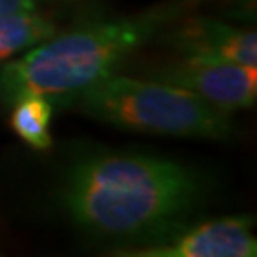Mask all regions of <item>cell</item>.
I'll list each match as a JSON object with an SVG mask.
<instances>
[{
    "instance_id": "1",
    "label": "cell",
    "mask_w": 257,
    "mask_h": 257,
    "mask_svg": "<svg viewBox=\"0 0 257 257\" xmlns=\"http://www.w3.org/2000/svg\"><path fill=\"white\" fill-rule=\"evenodd\" d=\"M204 181L191 166L149 155L105 153L65 172L59 204L82 230L110 240L162 238L198 206Z\"/></svg>"
},
{
    "instance_id": "2",
    "label": "cell",
    "mask_w": 257,
    "mask_h": 257,
    "mask_svg": "<svg viewBox=\"0 0 257 257\" xmlns=\"http://www.w3.org/2000/svg\"><path fill=\"white\" fill-rule=\"evenodd\" d=\"M194 0H170L130 18L90 23L50 37L0 65V101L46 95L61 105L103 76L179 18Z\"/></svg>"
},
{
    "instance_id": "3",
    "label": "cell",
    "mask_w": 257,
    "mask_h": 257,
    "mask_svg": "<svg viewBox=\"0 0 257 257\" xmlns=\"http://www.w3.org/2000/svg\"><path fill=\"white\" fill-rule=\"evenodd\" d=\"M84 114L124 130L175 138L227 139L232 120L200 95L162 80L107 74L74 95Z\"/></svg>"
},
{
    "instance_id": "4",
    "label": "cell",
    "mask_w": 257,
    "mask_h": 257,
    "mask_svg": "<svg viewBox=\"0 0 257 257\" xmlns=\"http://www.w3.org/2000/svg\"><path fill=\"white\" fill-rule=\"evenodd\" d=\"M249 215H229L175 229L158 240L116 249L124 257H255L257 238Z\"/></svg>"
},
{
    "instance_id": "5",
    "label": "cell",
    "mask_w": 257,
    "mask_h": 257,
    "mask_svg": "<svg viewBox=\"0 0 257 257\" xmlns=\"http://www.w3.org/2000/svg\"><path fill=\"white\" fill-rule=\"evenodd\" d=\"M156 76L162 82L200 95L229 114L238 109L253 107L257 99V67L183 59L181 63L162 69Z\"/></svg>"
},
{
    "instance_id": "6",
    "label": "cell",
    "mask_w": 257,
    "mask_h": 257,
    "mask_svg": "<svg viewBox=\"0 0 257 257\" xmlns=\"http://www.w3.org/2000/svg\"><path fill=\"white\" fill-rule=\"evenodd\" d=\"M174 46L183 59L257 67V35L211 18L187 19L175 29Z\"/></svg>"
},
{
    "instance_id": "7",
    "label": "cell",
    "mask_w": 257,
    "mask_h": 257,
    "mask_svg": "<svg viewBox=\"0 0 257 257\" xmlns=\"http://www.w3.org/2000/svg\"><path fill=\"white\" fill-rule=\"evenodd\" d=\"M55 35L52 19L29 12H14L0 16V65L21 55Z\"/></svg>"
},
{
    "instance_id": "8",
    "label": "cell",
    "mask_w": 257,
    "mask_h": 257,
    "mask_svg": "<svg viewBox=\"0 0 257 257\" xmlns=\"http://www.w3.org/2000/svg\"><path fill=\"white\" fill-rule=\"evenodd\" d=\"M54 116V101L46 95H25L14 103L10 126L19 139L37 151H48L54 145L50 122Z\"/></svg>"
},
{
    "instance_id": "9",
    "label": "cell",
    "mask_w": 257,
    "mask_h": 257,
    "mask_svg": "<svg viewBox=\"0 0 257 257\" xmlns=\"http://www.w3.org/2000/svg\"><path fill=\"white\" fill-rule=\"evenodd\" d=\"M35 10V0H0V16Z\"/></svg>"
}]
</instances>
